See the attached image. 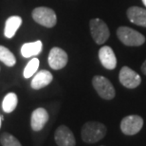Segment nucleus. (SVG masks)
<instances>
[{"instance_id": "2eb2a0df", "label": "nucleus", "mask_w": 146, "mask_h": 146, "mask_svg": "<svg viewBox=\"0 0 146 146\" xmlns=\"http://www.w3.org/2000/svg\"><path fill=\"white\" fill-rule=\"evenodd\" d=\"M43 48V44L40 40L31 43H26L21 48V54L25 58H31L40 54Z\"/></svg>"}, {"instance_id": "f3484780", "label": "nucleus", "mask_w": 146, "mask_h": 146, "mask_svg": "<svg viewBox=\"0 0 146 146\" xmlns=\"http://www.w3.org/2000/svg\"><path fill=\"white\" fill-rule=\"evenodd\" d=\"M0 61L3 62L7 66H13L16 64V59L13 53L10 49L5 48L3 46H0Z\"/></svg>"}, {"instance_id": "4be33fe9", "label": "nucleus", "mask_w": 146, "mask_h": 146, "mask_svg": "<svg viewBox=\"0 0 146 146\" xmlns=\"http://www.w3.org/2000/svg\"><path fill=\"white\" fill-rule=\"evenodd\" d=\"M0 127H1V117H0Z\"/></svg>"}, {"instance_id": "f8f14e48", "label": "nucleus", "mask_w": 146, "mask_h": 146, "mask_svg": "<svg viewBox=\"0 0 146 146\" xmlns=\"http://www.w3.org/2000/svg\"><path fill=\"white\" fill-rule=\"evenodd\" d=\"M127 17L133 24L146 28V10L139 7H131L127 10Z\"/></svg>"}, {"instance_id": "39448f33", "label": "nucleus", "mask_w": 146, "mask_h": 146, "mask_svg": "<svg viewBox=\"0 0 146 146\" xmlns=\"http://www.w3.org/2000/svg\"><path fill=\"white\" fill-rule=\"evenodd\" d=\"M90 33L92 38L99 45L106 43L109 38V29L107 25L100 18H95L89 22Z\"/></svg>"}, {"instance_id": "dca6fc26", "label": "nucleus", "mask_w": 146, "mask_h": 146, "mask_svg": "<svg viewBox=\"0 0 146 146\" xmlns=\"http://www.w3.org/2000/svg\"><path fill=\"white\" fill-rule=\"evenodd\" d=\"M17 103H18V98L15 93H9L5 96L4 100L2 103V109L5 113H11L16 108Z\"/></svg>"}, {"instance_id": "7ed1b4c3", "label": "nucleus", "mask_w": 146, "mask_h": 146, "mask_svg": "<svg viewBox=\"0 0 146 146\" xmlns=\"http://www.w3.org/2000/svg\"><path fill=\"white\" fill-rule=\"evenodd\" d=\"M92 86L98 93V95L104 100H112L115 98L116 91L114 88L113 84L107 78L104 76H94L92 79Z\"/></svg>"}, {"instance_id": "ddd939ff", "label": "nucleus", "mask_w": 146, "mask_h": 146, "mask_svg": "<svg viewBox=\"0 0 146 146\" xmlns=\"http://www.w3.org/2000/svg\"><path fill=\"white\" fill-rule=\"evenodd\" d=\"M53 80V76L48 70H40L31 81V88L38 90L48 86Z\"/></svg>"}, {"instance_id": "5701e85b", "label": "nucleus", "mask_w": 146, "mask_h": 146, "mask_svg": "<svg viewBox=\"0 0 146 146\" xmlns=\"http://www.w3.org/2000/svg\"><path fill=\"white\" fill-rule=\"evenodd\" d=\"M101 146H104V145H101Z\"/></svg>"}, {"instance_id": "f03ea898", "label": "nucleus", "mask_w": 146, "mask_h": 146, "mask_svg": "<svg viewBox=\"0 0 146 146\" xmlns=\"http://www.w3.org/2000/svg\"><path fill=\"white\" fill-rule=\"evenodd\" d=\"M117 35L125 46H139L145 42V37L141 33L129 27H119L117 30Z\"/></svg>"}, {"instance_id": "9b49d317", "label": "nucleus", "mask_w": 146, "mask_h": 146, "mask_svg": "<svg viewBox=\"0 0 146 146\" xmlns=\"http://www.w3.org/2000/svg\"><path fill=\"white\" fill-rule=\"evenodd\" d=\"M48 121V113L45 108H37L31 114V126L33 131H41Z\"/></svg>"}, {"instance_id": "aec40b11", "label": "nucleus", "mask_w": 146, "mask_h": 146, "mask_svg": "<svg viewBox=\"0 0 146 146\" xmlns=\"http://www.w3.org/2000/svg\"><path fill=\"white\" fill-rule=\"evenodd\" d=\"M141 71L144 75H146V60L144 61L143 64H142V66H141Z\"/></svg>"}, {"instance_id": "20e7f679", "label": "nucleus", "mask_w": 146, "mask_h": 146, "mask_svg": "<svg viewBox=\"0 0 146 146\" xmlns=\"http://www.w3.org/2000/svg\"><path fill=\"white\" fill-rule=\"evenodd\" d=\"M33 18L38 24L46 28H53L57 23L55 11L48 7H38L33 11Z\"/></svg>"}, {"instance_id": "4468645a", "label": "nucleus", "mask_w": 146, "mask_h": 146, "mask_svg": "<svg viewBox=\"0 0 146 146\" xmlns=\"http://www.w3.org/2000/svg\"><path fill=\"white\" fill-rule=\"evenodd\" d=\"M22 24V18L20 16H11L6 21L5 29H4V35L6 38H13L15 35L17 30L20 28Z\"/></svg>"}, {"instance_id": "a211bd4d", "label": "nucleus", "mask_w": 146, "mask_h": 146, "mask_svg": "<svg viewBox=\"0 0 146 146\" xmlns=\"http://www.w3.org/2000/svg\"><path fill=\"white\" fill-rule=\"evenodd\" d=\"M0 143L2 146H22L15 137L8 132L2 133V135L0 136Z\"/></svg>"}, {"instance_id": "0eeeda50", "label": "nucleus", "mask_w": 146, "mask_h": 146, "mask_svg": "<svg viewBox=\"0 0 146 146\" xmlns=\"http://www.w3.org/2000/svg\"><path fill=\"white\" fill-rule=\"evenodd\" d=\"M119 79L122 86L129 89L136 88L141 83V76L128 66H122L119 71Z\"/></svg>"}, {"instance_id": "f257e3e1", "label": "nucleus", "mask_w": 146, "mask_h": 146, "mask_svg": "<svg viewBox=\"0 0 146 146\" xmlns=\"http://www.w3.org/2000/svg\"><path fill=\"white\" fill-rule=\"evenodd\" d=\"M107 128L104 123L98 121L86 122L81 130L82 139L86 143H96L106 137Z\"/></svg>"}, {"instance_id": "9d476101", "label": "nucleus", "mask_w": 146, "mask_h": 146, "mask_svg": "<svg viewBox=\"0 0 146 146\" xmlns=\"http://www.w3.org/2000/svg\"><path fill=\"white\" fill-rule=\"evenodd\" d=\"M99 59L104 68L112 70L117 66V58L110 46H104L99 50Z\"/></svg>"}, {"instance_id": "1a4fd4ad", "label": "nucleus", "mask_w": 146, "mask_h": 146, "mask_svg": "<svg viewBox=\"0 0 146 146\" xmlns=\"http://www.w3.org/2000/svg\"><path fill=\"white\" fill-rule=\"evenodd\" d=\"M55 142L58 146H75L76 139L74 134L66 125H61L56 129L54 134Z\"/></svg>"}, {"instance_id": "6e6552de", "label": "nucleus", "mask_w": 146, "mask_h": 146, "mask_svg": "<svg viewBox=\"0 0 146 146\" xmlns=\"http://www.w3.org/2000/svg\"><path fill=\"white\" fill-rule=\"evenodd\" d=\"M68 56L64 49L60 48H53L48 54V65L54 70H59L66 66Z\"/></svg>"}, {"instance_id": "6ab92c4d", "label": "nucleus", "mask_w": 146, "mask_h": 146, "mask_svg": "<svg viewBox=\"0 0 146 146\" xmlns=\"http://www.w3.org/2000/svg\"><path fill=\"white\" fill-rule=\"evenodd\" d=\"M40 65V61L37 59V58H33L31 59L30 62L28 63V65L26 66V68L24 69V72H23V75L26 79L31 78V76L34 75L37 71L38 68H39Z\"/></svg>"}, {"instance_id": "423d86ee", "label": "nucleus", "mask_w": 146, "mask_h": 146, "mask_svg": "<svg viewBox=\"0 0 146 146\" xmlns=\"http://www.w3.org/2000/svg\"><path fill=\"white\" fill-rule=\"evenodd\" d=\"M143 126V119L139 115L124 117L121 121V130L124 135L133 136L138 134Z\"/></svg>"}, {"instance_id": "412c9836", "label": "nucleus", "mask_w": 146, "mask_h": 146, "mask_svg": "<svg viewBox=\"0 0 146 146\" xmlns=\"http://www.w3.org/2000/svg\"><path fill=\"white\" fill-rule=\"evenodd\" d=\"M142 3H143V4H144V6H145V7H146V0H142Z\"/></svg>"}]
</instances>
